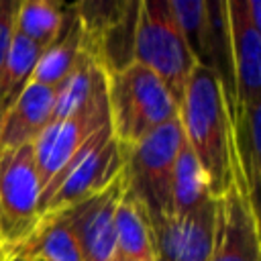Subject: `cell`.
Listing matches in <instances>:
<instances>
[{"label":"cell","mask_w":261,"mask_h":261,"mask_svg":"<svg viewBox=\"0 0 261 261\" xmlns=\"http://www.w3.org/2000/svg\"><path fill=\"white\" fill-rule=\"evenodd\" d=\"M179 124L188 147L200 161L212 198H218L232 177V108L216 73L204 65L192 69L179 102Z\"/></svg>","instance_id":"obj_1"},{"label":"cell","mask_w":261,"mask_h":261,"mask_svg":"<svg viewBox=\"0 0 261 261\" xmlns=\"http://www.w3.org/2000/svg\"><path fill=\"white\" fill-rule=\"evenodd\" d=\"M106 102L110 130L124 149L179 114V106L165 84L135 61L106 75Z\"/></svg>","instance_id":"obj_2"},{"label":"cell","mask_w":261,"mask_h":261,"mask_svg":"<svg viewBox=\"0 0 261 261\" xmlns=\"http://www.w3.org/2000/svg\"><path fill=\"white\" fill-rule=\"evenodd\" d=\"M133 61L151 69L179 106L186 82L196 67V59L177 27L169 0L139 2Z\"/></svg>","instance_id":"obj_3"},{"label":"cell","mask_w":261,"mask_h":261,"mask_svg":"<svg viewBox=\"0 0 261 261\" xmlns=\"http://www.w3.org/2000/svg\"><path fill=\"white\" fill-rule=\"evenodd\" d=\"M124 169V147L114 139L110 124L100 126L69 163L41 190L39 218L59 214L104 190Z\"/></svg>","instance_id":"obj_4"},{"label":"cell","mask_w":261,"mask_h":261,"mask_svg":"<svg viewBox=\"0 0 261 261\" xmlns=\"http://www.w3.org/2000/svg\"><path fill=\"white\" fill-rule=\"evenodd\" d=\"M184 141L179 118H173L124 149L126 190L149 216L171 212V175Z\"/></svg>","instance_id":"obj_5"},{"label":"cell","mask_w":261,"mask_h":261,"mask_svg":"<svg viewBox=\"0 0 261 261\" xmlns=\"http://www.w3.org/2000/svg\"><path fill=\"white\" fill-rule=\"evenodd\" d=\"M39 175L33 145L0 151V259L22 243L39 220Z\"/></svg>","instance_id":"obj_6"},{"label":"cell","mask_w":261,"mask_h":261,"mask_svg":"<svg viewBox=\"0 0 261 261\" xmlns=\"http://www.w3.org/2000/svg\"><path fill=\"white\" fill-rule=\"evenodd\" d=\"M210 261H261L259 216L243 173L232 163V177L216 198V222Z\"/></svg>","instance_id":"obj_7"},{"label":"cell","mask_w":261,"mask_h":261,"mask_svg":"<svg viewBox=\"0 0 261 261\" xmlns=\"http://www.w3.org/2000/svg\"><path fill=\"white\" fill-rule=\"evenodd\" d=\"M108 124L106 84L73 114L51 120L45 130L33 143L35 167L41 190L69 163V159L84 147V143L100 128Z\"/></svg>","instance_id":"obj_8"},{"label":"cell","mask_w":261,"mask_h":261,"mask_svg":"<svg viewBox=\"0 0 261 261\" xmlns=\"http://www.w3.org/2000/svg\"><path fill=\"white\" fill-rule=\"evenodd\" d=\"M155 261H210L216 198L184 214L149 216Z\"/></svg>","instance_id":"obj_9"},{"label":"cell","mask_w":261,"mask_h":261,"mask_svg":"<svg viewBox=\"0 0 261 261\" xmlns=\"http://www.w3.org/2000/svg\"><path fill=\"white\" fill-rule=\"evenodd\" d=\"M124 192L126 177L122 169L104 190L59 212L65 214L73 226L82 261H108L112 257L116 237V208Z\"/></svg>","instance_id":"obj_10"},{"label":"cell","mask_w":261,"mask_h":261,"mask_svg":"<svg viewBox=\"0 0 261 261\" xmlns=\"http://www.w3.org/2000/svg\"><path fill=\"white\" fill-rule=\"evenodd\" d=\"M226 18L234 80V112L239 106L261 98V31L247 12V0H228Z\"/></svg>","instance_id":"obj_11"},{"label":"cell","mask_w":261,"mask_h":261,"mask_svg":"<svg viewBox=\"0 0 261 261\" xmlns=\"http://www.w3.org/2000/svg\"><path fill=\"white\" fill-rule=\"evenodd\" d=\"M55 86L29 82L14 104L0 118V151L33 145L51 122L55 106Z\"/></svg>","instance_id":"obj_12"},{"label":"cell","mask_w":261,"mask_h":261,"mask_svg":"<svg viewBox=\"0 0 261 261\" xmlns=\"http://www.w3.org/2000/svg\"><path fill=\"white\" fill-rule=\"evenodd\" d=\"M0 261H82V251L65 214L41 216L29 237Z\"/></svg>","instance_id":"obj_13"},{"label":"cell","mask_w":261,"mask_h":261,"mask_svg":"<svg viewBox=\"0 0 261 261\" xmlns=\"http://www.w3.org/2000/svg\"><path fill=\"white\" fill-rule=\"evenodd\" d=\"M84 51H86L84 27L77 14V6L67 4L63 12V24L57 37L43 49L31 82L57 88L67 77V73L75 67Z\"/></svg>","instance_id":"obj_14"},{"label":"cell","mask_w":261,"mask_h":261,"mask_svg":"<svg viewBox=\"0 0 261 261\" xmlns=\"http://www.w3.org/2000/svg\"><path fill=\"white\" fill-rule=\"evenodd\" d=\"M108 261H155L149 214L128 190L116 208L114 251Z\"/></svg>","instance_id":"obj_15"},{"label":"cell","mask_w":261,"mask_h":261,"mask_svg":"<svg viewBox=\"0 0 261 261\" xmlns=\"http://www.w3.org/2000/svg\"><path fill=\"white\" fill-rule=\"evenodd\" d=\"M261 98L239 106L232 112L234 161L243 173L245 186L257 204V186L261 177Z\"/></svg>","instance_id":"obj_16"},{"label":"cell","mask_w":261,"mask_h":261,"mask_svg":"<svg viewBox=\"0 0 261 261\" xmlns=\"http://www.w3.org/2000/svg\"><path fill=\"white\" fill-rule=\"evenodd\" d=\"M41 53V45L29 41L20 33H14L10 49L0 69V118L6 114V110L14 104V100L31 82Z\"/></svg>","instance_id":"obj_17"},{"label":"cell","mask_w":261,"mask_h":261,"mask_svg":"<svg viewBox=\"0 0 261 261\" xmlns=\"http://www.w3.org/2000/svg\"><path fill=\"white\" fill-rule=\"evenodd\" d=\"M212 198L204 169L194 151L184 141L171 175V212L184 214Z\"/></svg>","instance_id":"obj_18"},{"label":"cell","mask_w":261,"mask_h":261,"mask_svg":"<svg viewBox=\"0 0 261 261\" xmlns=\"http://www.w3.org/2000/svg\"><path fill=\"white\" fill-rule=\"evenodd\" d=\"M65 6L49 0H24L16 14V33L43 49L57 37L63 24Z\"/></svg>","instance_id":"obj_19"},{"label":"cell","mask_w":261,"mask_h":261,"mask_svg":"<svg viewBox=\"0 0 261 261\" xmlns=\"http://www.w3.org/2000/svg\"><path fill=\"white\" fill-rule=\"evenodd\" d=\"M177 27L198 65L206 61V37H208V10L204 0H169Z\"/></svg>","instance_id":"obj_20"},{"label":"cell","mask_w":261,"mask_h":261,"mask_svg":"<svg viewBox=\"0 0 261 261\" xmlns=\"http://www.w3.org/2000/svg\"><path fill=\"white\" fill-rule=\"evenodd\" d=\"M18 0H0V69L10 49L12 37L16 33V14H18Z\"/></svg>","instance_id":"obj_21"}]
</instances>
